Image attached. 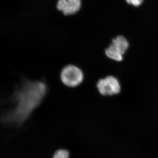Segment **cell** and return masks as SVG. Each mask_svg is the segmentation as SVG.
Returning a JSON list of instances; mask_svg holds the SVG:
<instances>
[{"label":"cell","instance_id":"52a82bcc","mask_svg":"<svg viewBox=\"0 0 158 158\" xmlns=\"http://www.w3.org/2000/svg\"><path fill=\"white\" fill-rule=\"evenodd\" d=\"M126 1L130 5H132L135 7H138L142 4L143 0H126Z\"/></svg>","mask_w":158,"mask_h":158},{"label":"cell","instance_id":"277c9868","mask_svg":"<svg viewBox=\"0 0 158 158\" xmlns=\"http://www.w3.org/2000/svg\"><path fill=\"white\" fill-rule=\"evenodd\" d=\"M97 87L99 93L104 96L118 94L121 89L118 80L113 76L101 79L98 82Z\"/></svg>","mask_w":158,"mask_h":158},{"label":"cell","instance_id":"8992f818","mask_svg":"<svg viewBox=\"0 0 158 158\" xmlns=\"http://www.w3.org/2000/svg\"><path fill=\"white\" fill-rule=\"evenodd\" d=\"M53 158H69V153L65 149H59L54 154Z\"/></svg>","mask_w":158,"mask_h":158},{"label":"cell","instance_id":"5b68a950","mask_svg":"<svg viewBox=\"0 0 158 158\" xmlns=\"http://www.w3.org/2000/svg\"><path fill=\"white\" fill-rule=\"evenodd\" d=\"M81 6V0H58L57 9L68 15L77 13Z\"/></svg>","mask_w":158,"mask_h":158},{"label":"cell","instance_id":"3957f363","mask_svg":"<svg viewBox=\"0 0 158 158\" xmlns=\"http://www.w3.org/2000/svg\"><path fill=\"white\" fill-rule=\"evenodd\" d=\"M128 41L123 36H118L113 39L112 43L106 50V55L108 58L117 62L123 59V56L128 48Z\"/></svg>","mask_w":158,"mask_h":158},{"label":"cell","instance_id":"6da1fadb","mask_svg":"<svg viewBox=\"0 0 158 158\" xmlns=\"http://www.w3.org/2000/svg\"><path fill=\"white\" fill-rule=\"evenodd\" d=\"M47 92V87L41 81L25 80L12 94L13 106L3 115L2 120L7 124L23 123L42 102Z\"/></svg>","mask_w":158,"mask_h":158},{"label":"cell","instance_id":"7a4b0ae2","mask_svg":"<svg viewBox=\"0 0 158 158\" xmlns=\"http://www.w3.org/2000/svg\"><path fill=\"white\" fill-rule=\"evenodd\" d=\"M60 78L64 85L70 88H74L82 83L84 76L83 72L79 67L69 65L62 69Z\"/></svg>","mask_w":158,"mask_h":158}]
</instances>
